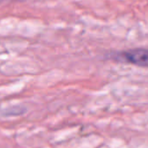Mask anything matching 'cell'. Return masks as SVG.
Instances as JSON below:
<instances>
[{
  "label": "cell",
  "mask_w": 148,
  "mask_h": 148,
  "mask_svg": "<svg viewBox=\"0 0 148 148\" xmlns=\"http://www.w3.org/2000/svg\"><path fill=\"white\" fill-rule=\"evenodd\" d=\"M115 59L139 67H148V49H134L122 51L115 55Z\"/></svg>",
  "instance_id": "cell-1"
}]
</instances>
